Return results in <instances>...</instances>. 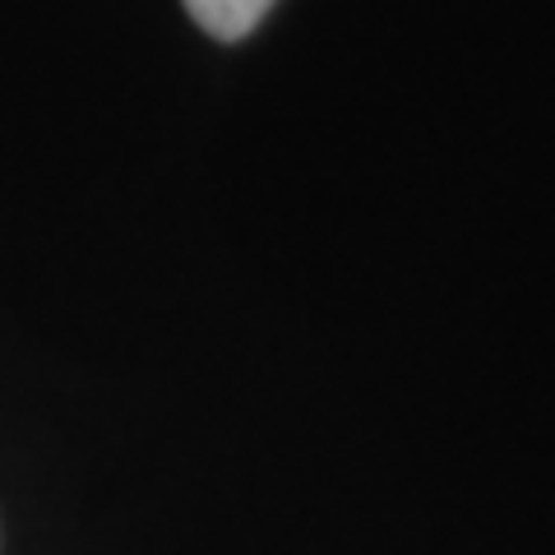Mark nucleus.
Instances as JSON below:
<instances>
[{"label":"nucleus","mask_w":555,"mask_h":555,"mask_svg":"<svg viewBox=\"0 0 555 555\" xmlns=\"http://www.w3.org/2000/svg\"><path fill=\"white\" fill-rule=\"evenodd\" d=\"M190 20H195L208 38L236 42L264 24V14L273 10V0H185Z\"/></svg>","instance_id":"nucleus-1"}]
</instances>
